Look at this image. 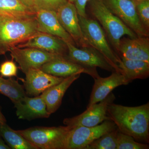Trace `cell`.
Listing matches in <instances>:
<instances>
[{
  "label": "cell",
  "mask_w": 149,
  "mask_h": 149,
  "mask_svg": "<svg viewBox=\"0 0 149 149\" xmlns=\"http://www.w3.org/2000/svg\"><path fill=\"white\" fill-rule=\"evenodd\" d=\"M148 149V145L139 143L131 136L118 131L116 139V149Z\"/></svg>",
  "instance_id": "obj_25"
},
{
  "label": "cell",
  "mask_w": 149,
  "mask_h": 149,
  "mask_svg": "<svg viewBox=\"0 0 149 149\" xmlns=\"http://www.w3.org/2000/svg\"><path fill=\"white\" fill-rule=\"evenodd\" d=\"M87 7L93 18L101 26L112 48L119 57L118 50L121 38L125 35L136 38L137 35L112 13L102 0H89Z\"/></svg>",
  "instance_id": "obj_3"
},
{
  "label": "cell",
  "mask_w": 149,
  "mask_h": 149,
  "mask_svg": "<svg viewBox=\"0 0 149 149\" xmlns=\"http://www.w3.org/2000/svg\"><path fill=\"white\" fill-rule=\"evenodd\" d=\"M17 66L12 60H7L0 65V74L3 77H11L17 76Z\"/></svg>",
  "instance_id": "obj_28"
},
{
  "label": "cell",
  "mask_w": 149,
  "mask_h": 149,
  "mask_svg": "<svg viewBox=\"0 0 149 149\" xmlns=\"http://www.w3.org/2000/svg\"><path fill=\"white\" fill-rule=\"evenodd\" d=\"M24 6L27 7L33 11L35 12L33 9L34 6V0H19Z\"/></svg>",
  "instance_id": "obj_30"
},
{
  "label": "cell",
  "mask_w": 149,
  "mask_h": 149,
  "mask_svg": "<svg viewBox=\"0 0 149 149\" xmlns=\"http://www.w3.org/2000/svg\"><path fill=\"white\" fill-rule=\"evenodd\" d=\"M0 15L32 16L36 13L23 5L19 0H0Z\"/></svg>",
  "instance_id": "obj_23"
},
{
  "label": "cell",
  "mask_w": 149,
  "mask_h": 149,
  "mask_svg": "<svg viewBox=\"0 0 149 149\" xmlns=\"http://www.w3.org/2000/svg\"><path fill=\"white\" fill-rule=\"evenodd\" d=\"M10 147L7 146L3 141L2 139L0 138V149H10Z\"/></svg>",
  "instance_id": "obj_31"
},
{
  "label": "cell",
  "mask_w": 149,
  "mask_h": 149,
  "mask_svg": "<svg viewBox=\"0 0 149 149\" xmlns=\"http://www.w3.org/2000/svg\"><path fill=\"white\" fill-rule=\"evenodd\" d=\"M130 1H132L134 2L136 1H139V0H130Z\"/></svg>",
  "instance_id": "obj_33"
},
{
  "label": "cell",
  "mask_w": 149,
  "mask_h": 149,
  "mask_svg": "<svg viewBox=\"0 0 149 149\" xmlns=\"http://www.w3.org/2000/svg\"><path fill=\"white\" fill-rule=\"evenodd\" d=\"M36 15H0V55L5 54L10 48L25 42L38 32Z\"/></svg>",
  "instance_id": "obj_2"
},
{
  "label": "cell",
  "mask_w": 149,
  "mask_h": 149,
  "mask_svg": "<svg viewBox=\"0 0 149 149\" xmlns=\"http://www.w3.org/2000/svg\"><path fill=\"white\" fill-rule=\"evenodd\" d=\"M116 99L115 96L110 93L106 97L97 103L93 105L82 113L72 118H65L63 123L68 126L93 127L104 120H110L107 115L108 107Z\"/></svg>",
  "instance_id": "obj_9"
},
{
  "label": "cell",
  "mask_w": 149,
  "mask_h": 149,
  "mask_svg": "<svg viewBox=\"0 0 149 149\" xmlns=\"http://www.w3.org/2000/svg\"><path fill=\"white\" fill-rule=\"evenodd\" d=\"M133 2L141 23L149 31V0H139Z\"/></svg>",
  "instance_id": "obj_27"
},
{
  "label": "cell",
  "mask_w": 149,
  "mask_h": 149,
  "mask_svg": "<svg viewBox=\"0 0 149 149\" xmlns=\"http://www.w3.org/2000/svg\"><path fill=\"white\" fill-rule=\"evenodd\" d=\"M0 93L6 96L13 103L22 102L26 96L24 86L18 81L10 77L4 79L0 76Z\"/></svg>",
  "instance_id": "obj_22"
},
{
  "label": "cell",
  "mask_w": 149,
  "mask_h": 149,
  "mask_svg": "<svg viewBox=\"0 0 149 149\" xmlns=\"http://www.w3.org/2000/svg\"><path fill=\"white\" fill-rule=\"evenodd\" d=\"M69 2L72 3L77 10V14L79 16L87 17L86 7L89 0H68Z\"/></svg>",
  "instance_id": "obj_29"
},
{
  "label": "cell",
  "mask_w": 149,
  "mask_h": 149,
  "mask_svg": "<svg viewBox=\"0 0 149 149\" xmlns=\"http://www.w3.org/2000/svg\"><path fill=\"white\" fill-rule=\"evenodd\" d=\"M107 7L137 37H149L139 18L135 3L130 0H102Z\"/></svg>",
  "instance_id": "obj_7"
},
{
  "label": "cell",
  "mask_w": 149,
  "mask_h": 149,
  "mask_svg": "<svg viewBox=\"0 0 149 149\" xmlns=\"http://www.w3.org/2000/svg\"><path fill=\"white\" fill-rule=\"evenodd\" d=\"M94 81L87 108L101 101L117 87L130 83L122 74L117 72H112L107 77L95 78Z\"/></svg>",
  "instance_id": "obj_15"
},
{
  "label": "cell",
  "mask_w": 149,
  "mask_h": 149,
  "mask_svg": "<svg viewBox=\"0 0 149 149\" xmlns=\"http://www.w3.org/2000/svg\"><path fill=\"white\" fill-rule=\"evenodd\" d=\"M36 16L38 32L59 37L66 42L76 46L72 37L62 27L58 19L56 12L40 11L36 13Z\"/></svg>",
  "instance_id": "obj_18"
},
{
  "label": "cell",
  "mask_w": 149,
  "mask_h": 149,
  "mask_svg": "<svg viewBox=\"0 0 149 149\" xmlns=\"http://www.w3.org/2000/svg\"><path fill=\"white\" fill-rule=\"evenodd\" d=\"M19 119L32 120L48 118L51 115L47 109L45 103L41 95L31 98L25 96L22 102L14 103Z\"/></svg>",
  "instance_id": "obj_17"
},
{
  "label": "cell",
  "mask_w": 149,
  "mask_h": 149,
  "mask_svg": "<svg viewBox=\"0 0 149 149\" xmlns=\"http://www.w3.org/2000/svg\"><path fill=\"white\" fill-rule=\"evenodd\" d=\"M71 126L32 127L17 130L37 149H66Z\"/></svg>",
  "instance_id": "obj_5"
},
{
  "label": "cell",
  "mask_w": 149,
  "mask_h": 149,
  "mask_svg": "<svg viewBox=\"0 0 149 149\" xmlns=\"http://www.w3.org/2000/svg\"><path fill=\"white\" fill-rule=\"evenodd\" d=\"M6 120L5 117L0 110V124H4L6 123Z\"/></svg>",
  "instance_id": "obj_32"
},
{
  "label": "cell",
  "mask_w": 149,
  "mask_h": 149,
  "mask_svg": "<svg viewBox=\"0 0 149 149\" xmlns=\"http://www.w3.org/2000/svg\"><path fill=\"white\" fill-rule=\"evenodd\" d=\"M23 80L26 94L31 96L40 95L51 87L60 83L64 77H56L46 73L40 68H32L26 73Z\"/></svg>",
  "instance_id": "obj_13"
},
{
  "label": "cell",
  "mask_w": 149,
  "mask_h": 149,
  "mask_svg": "<svg viewBox=\"0 0 149 149\" xmlns=\"http://www.w3.org/2000/svg\"><path fill=\"white\" fill-rule=\"evenodd\" d=\"M117 128L113 121L104 120L93 127H71L68 138L66 149H84L100 137Z\"/></svg>",
  "instance_id": "obj_6"
},
{
  "label": "cell",
  "mask_w": 149,
  "mask_h": 149,
  "mask_svg": "<svg viewBox=\"0 0 149 149\" xmlns=\"http://www.w3.org/2000/svg\"><path fill=\"white\" fill-rule=\"evenodd\" d=\"M107 115L121 133L135 140L149 143V103L139 106L130 107L110 104Z\"/></svg>",
  "instance_id": "obj_1"
},
{
  "label": "cell",
  "mask_w": 149,
  "mask_h": 149,
  "mask_svg": "<svg viewBox=\"0 0 149 149\" xmlns=\"http://www.w3.org/2000/svg\"><path fill=\"white\" fill-rule=\"evenodd\" d=\"M9 52H10L12 59L18 63L19 69L24 74L29 69L40 68L46 63L65 57L37 48L22 49L16 46L10 48Z\"/></svg>",
  "instance_id": "obj_8"
},
{
  "label": "cell",
  "mask_w": 149,
  "mask_h": 149,
  "mask_svg": "<svg viewBox=\"0 0 149 149\" xmlns=\"http://www.w3.org/2000/svg\"><path fill=\"white\" fill-rule=\"evenodd\" d=\"M79 23L84 38L89 45L100 52L114 68L121 73L118 67L120 58L112 48L103 29L97 21L88 16L78 15Z\"/></svg>",
  "instance_id": "obj_4"
},
{
  "label": "cell",
  "mask_w": 149,
  "mask_h": 149,
  "mask_svg": "<svg viewBox=\"0 0 149 149\" xmlns=\"http://www.w3.org/2000/svg\"><path fill=\"white\" fill-rule=\"evenodd\" d=\"M80 74L77 73L65 77L60 83L48 88L41 94L45 103L47 111L50 114L58 109L65 92L72 83L80 77Z\"/></svg>",
  "instance_id": "obj_19"
},
{
  "label": "cell",
  "mask_w": 149,
  "mask_h": 149,
  "mask_svg": "<svg viewBox=\"0 0 149 149\" xmlns=\"http://www.w3.org/2000/svg\"><path fill=\"white\" fill-rule=\"evenodd\" d=\"M118 128L102 135L84 149H116Z\"/></svg>",
  "instance_id": "obj_24"
},
{
  "label": "cell",
  "mask_w": 149,
  "mask_h": 149,
  "mask_svg": "<svg viewBox=\"0 0 149 149\" xmlns=\"http://www.w3.org/2000/svg\"><path fill=\"white\" fill-rule=\"evenodd\" d=\"M56 15L62 27L72 37L76 47L90 46L83 36L77 10L73 4L68 1L57 11Z\"/></svg>",
  "instance_id": "obj_11"
},
{
  "label": "cell",
  "mask_w": 149,
  "mask_h": 149,
  "mask_svg": "<svg viewBox=\"0 0 149 149\" xmlns=\"http://www.w3.org/2000/svg\"><path fill=\"white\" fill-rule=\"evenodd\" d=\"M0 135L13 149H37L17 130L12 129L6 123L0 124Z\"/></svg>",
  "instance_id": "obj_21"
},
{
  "label": "cell",
  "mask_w": 149,
  "mask_h": 149,
  "mask_svg": "<svg viewBox=\"0 0 149 149\" xmlns=\"http://www.w3.org/2000/svg\"><path fill=\"white\" fill-rule=\"evenodd\" d=\"M16 47L20 48H37L65 57L68 54V48L64 40L54 35L40 32L35 33L25 42Z\"/></svg>",
  "instance_id": "obj_14"
},
{
  "label": "cell",
  "mask_w": 149,
  "mask_h": 149,
  "mask_svg": "<svg viewBox=\"0 0 149 149\" xmlns=\"http://www.w3.org/2000/svg\"><path fill=\"white\" fill-rule=\"evenodd\" d=\"M118 67L121 74L129 82L136 79H145L149 76V63L143 61L120 58Z\"/></svg>",
  "instance_id": "obj_20"
},
{
  "label": "cell",
  "mask_w": 149,
  "mask_h": 149,
  "mask_svg": "<svg viewBox=\"0 0 149 149\" xmlns=\"http://www.w3.org/2000/svg\"><path fill=\"white\" fill-rule=\"evenodd\" d=\"M68 0H34L33 9L35 13L41 10L53 11L56 12Z\"/></svg>",
  "instance_id": "obj_26"
},
{
  "label": "cell",
  "mask_w": 149,
  "mask_h": 149,
  "mask_svg": "<svg viewBox=\"0 0 149 149\" xmlns=\"http://www.w3.org/2000/svg\"><path fill=\"white\" fill-rule=\"evenodd\" d=\"M66 43L68 48L66 58L70 60L83 66L99 68L109 72H116L104 57L93 47L78 48L70 43Z\"/></svg>",
  "instance_id": "obj_10"
},
{
  "label": "cell",
  "mask_w": 149,
  "mask_h": 149,
  "mask_svg": "<svg viewBox=\"0 0 149 149\" xmlns=\"http://www.w3.org/2000/svg\"><path fill=\"white\" fill-rule=\"evenodd\" d=\"M118 55L120 58L149 63V37H122L119 42Z\"/></svg>",
  "instance_id": "obj_16"
},
{
  "label": "cell",
  "mask_w": 149,
  "mask_h": 149,
  "mask_svg": "<svg viewBox=\"0 0 149 149\" xmlns=\"http://www.w3.org/2000/svg\"><path fill=\"white\" fill-rule=\"evenodd\" d=\"M40 69L48 74L64 78L77 73H85L94 79L100 77L97 68L83 66L70 60L66 57L46 63Z\"/></svg>",
  "instance_id": "obj_12"
}]
</instances>
